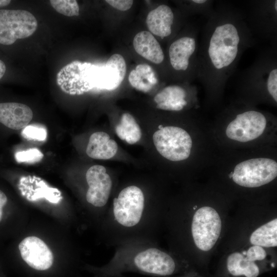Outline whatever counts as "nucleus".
I'll return each instance as SVG.
<instances>
[{
  "mask_svg": "<svg viewBox=\"0 0 277 277\" xmlns=\"http://www.w3.org/2000/svg\"><path fill=\"white\" fill-rule=\"evenodd\" d=\"M209 14L198 47L196 77L208 86H222L251 45L252 35L242 15L234 10L223 8Z\"/></svg>",
  "mask_w": 277,
  "mask_h": 277,
  "instance_id": "nucleus-1",
  "label": "nucleus"
},
{
  "mask_svg": "<svg viewBox=\"0 0 277 277\" xmlns=\"http://www.w3.org/2000/svg\"><path fill=\"white\" fill-rule=\"evenodd\" d=\"M181 269V266L167 253L150 247L131 257L117 258L104 270L108 277H118L124 272L134 271L154 276H169Z\"/></svg>",
  "mask_w": 277,
  "mask_h": 277,
  "instance_id": "nucleus-2",
  "label": "nucleus"
},
{
  "mask_svg": "<svg viewBox=\"0 0 277 277\" xmlns=\"http://www.w3.org/2000/svg\"><path fill=\"white\" fill-rule=\"evenodd\" d=\"M142 189L135 185L123 189L113 201L111 215L118 228L130 230L137 227L147 212Z\"/></svg>",
  "mask_w": 277,
  "mask_h": 277,
  "instance_id": "nucleus-3",
  "label": "nucleus"
},
{
  "mask_svg": "<svg viewBox=\"0 0 277 277\" xmlns=\"http://www.w3.org/2000/svg\"><path fill=\"white\" fill-rule=\"evenodd\" d=\"M153 142L159 153L170 161L185 160L191 154V137L185 129L179 127H160L153 135Z\"/></svg>",
  "mask_w": 277,
  "mask_h": 277,
  "instance_id": "nucleus-4",
  "label": "nucleus"
},
{
  "mask_svg": "<svg viewBox=\"0 0 277 277\" xmlns=\"http://www.w3.org/2000/svg\"><path fill=\"white\" fill-rule=\"evenodd\" d=\"M277 176V163L267 157L253 158L238 164L231 173L232 181L246 188H256L267 184Z\"/></svg>",
  "mask_w": 277,
  "mask_h": 277,
  "instance_id": "nucleus-5",
  "label": "nucleus"
},
{
  "mask_svg": "<svg viewBox=\"0 0 277 277\" xmlns=\"http://www.w3.org/2000/svg\"><path fill=\"white\" fill-rule=\"evenodd\" d=\"M222 230V221L216 210L203 206L194 214L191 234L196 247L203 251L211 250L216 244Z\"/></svg>",
  "mask_w": 277,
  "mask_h": 277,
  "instance_id": "nucleus-6",
  "label": "nucleus"
},
{
  "mask_svg": "<svg viewBox=\"0 0 277 277\" xmlns=\"http://www.w3.org/2000/svg\"><path fill=\"white\" fill-rule=\"evenodd\" d=\"M35 17L25 10H0V44L12 45L18 39L28 37L36 30Z\"/></svg>",
  "mask_w": 277,
  "mask_h": 277,
  "instance_id": "nucleus-7",
  "label": "nucleus"
},
{
  "mask_svg": "<svg viewBox=\"0 0 277 277\" xmlns=\"http://www.w3.org/2000/svg\"><path fill=\"white\" fill-rule=\"evenodd\" d=\"M267 118L261 112L248 110L238 114L227 125V137L239 142H248L260 137L267 126Z\"/></svg>",
  "mask_w": 277,
  "mask_h": 277,
  "instance_id": "nucleus-8",
  "label": "nucleus"
},
{
  "mask_svg": "<svg viewBox=\"0 0 277 277\" xmlns=\"http://www.w3.org/2000/svg\"><path fill=\"white\" fill-rule=\"evenodd\" d=\"M89 186L86 193V200L96 207H102L107 203L112 181L103 166L96 165L90 167L86 174Z\"/></svg>",
  "mask_w": 277,
  "mask_h": 277,
  "instance_id": "nucleus-9",
  "label": "nucleus"
},
{
  "mask_svg": "<svg viewBox=\"0 0 277 277\" xmlns=\"http://www.w3.org/2000/svg\"><path fill=\"white\" fill-rule=\"evenodd\" d=\"M18 248L23 260L33 269L45 270L53 264L51 251L43 241L36 236L25 238L19 243Z\"/></svg>",
  "mask_w": 277,
  "mask_h": 277,
  "instance_id": "nucleus-10",
  "label": "nucleus"
},
{
  "mask_svg": "<svg viewBox=\"0 0 277 277\" xmlns=\"http://www.w3.org/2000/svg\"><path fill=\"white\" fill-rule=\"evenodd\" d=\"M198 47L197 36L186 35L173 42L168 50L172 67L177 71H186L192 61H197Z\"/></svg>",
  "mask_w": 277,
  "mask_h": 277,
  "instance_id": "nucleus-11",
  "label": "nucleus"
},
{
  "mask_svg": "<svg viewBox=\"0 0 277 277\" xmlns=\"http://www.w3.org/2000/svg\"><path fill=\"white\" fill-rule=\"evenodd\" d=\"M33 112L27 105L14 102L0 103V123L9 128L19 130L31 122Z\"/></svg>",
  "mask_w": 277,
  "mask_h": 277,
  "instance_id": "nucleus-12",
  "label": "nucleus"
},
{
  "mask_svg": "<svg viewBox=\"0 0 277 277\" xmlns=\"http://www.w3.org/2000/svg\"><path fill=\"white\" fill-rule=\"evenodd\" d=\"M174 18L171 8L166 5H161L149 12L146 24L152 34L163 39L171 34Z\"/></svg>",
  "mask_w": 277,
  "mask_h": 277,
  "instance_id": "nucleus-13",
  "label": "nucleus"
},
{
  "mask_svg": "<svg viewBox=\"0 0 277 277\" xmlns=\"http://www.w3.org/2000/svg\"><path fill=\"white\" fill-rule=\"evenodd\" d=\"M225 269L230 277H258L263 271L258 262L252 261L242 252L229 254L226 261Z\"/></svg>",
  "mask_w": 277,
  "mask_h": 277,
  "instance_id": "nucleus-14",
  "label": "nucleus"
},
{
  "mask_svg": "<svg viewBox=\"0 0 277 277\" xmlns=\"http://www.w3.org/2000/svg\"><path fill=\"white\" fill-rule=\"evenodd\" d=\"M133 45L136 53L146 60L156 64L163 62V51L151 32L142 31L137 33L133 38Z\"/></svg>",
  "mask_w": 277,
  "mask_h": 277,
  "instance_id": "nucleus-15",
  "label": "nucleus"
},
{
  "mask_svg": "<svg viewBox=\"0 0 277 277\" xmlns=\"http://www.w3.org/2000/svg\"><path fill=\"white\" fill-rule=\"evenodd\" d=\"M187 92L178 85H170L163 88L154 97L157 109L172 111H179L187 106Z\"/></svg>",
  "mask_w": 277,
  "mask_h": 277,
  "instance_id": "nucleus-16",
  "label": "nucleus"
},
{
  "mask_svg": "<svg viewBox=\"0 0 277 277\" xmlns=\"http://www.w3.org/2000/svg\"><path fill=\"white\" fill-rule=\"evenodd\" d=\"M117 149L116 142L110 138L108 134L99 131L92 133L90 136L86 153L94 159L108 160L115 155Z\"/></svg>",
  "mask_w": 277,
  "mask_h": 277,
  "instance_id": "nucleus-17",
  "label": "nucleus"
},
{
  "mask_svg": "<svg viewBox=\"0 0 277 277\" xmlns=\"http://www.w3.org/2000/svg\"><path fill=\"white\" fill-rule=\"evenodd\" d=\"M128 80L133 88L143 92L149 91L158 82L154 70L146 64L137 65L130 72Z\"/></svg>",
  "mask_w": 277,
  "mask_h": 277,
  "instance_id": "nucleus-18",
  "label": "nucleus"
},
{
  "mask_svg": "<svg viewBox=\"0 0 277 277\" xmlns=\"http://www.w3.org/2000/svg\"><path fill=\"white\" fill-rule=\"evenodd\" d=\"M253 246L274 247L277 246V219L262 225L252 232L249 238Z\"/></svg>",
  "mask_w": 277,
  "mask_h": 277,
  "instance_id": "nucleus-19",
  "label": "nucleus"
},
{
  "mask_svg": "<svg viewBox=\"0 0 277 277\" xmlns=\"http://www.w3.org/2000/svg\"><path fill=\"white\" fill-rule=\"evenodd\" d=\"M115 132L119 138L129 144L138 142L142 135L140 126L128 113L122 115L120 123L115 127Z\"/></svg>",
  "mask_w": 277,
  "mask_h": 277,
  "instance_id": "nucleus-20",
  "label": "nucleus"
},
{
  "mask_svg": "<svg viewBox=\"0 0 277 277\" xmlns=\"http://www.w3.org/2000/svg\"><path fill=\"white\" fill-rule=\"evenodd\" d=\"M50 3L58 13L67 16H78L80 8L75 0H51Z\"/></svg>",
  "mask_w": 277,
  "mask_h": 277,
  "instance_id": "nucleus-21",
  "label": "nucleus"
},
{
  "mask_svg": "<svg viewBox=\"0 0 277 277\" xmlns=\"http://www.w3.org/2000/svg\"><path fill=\"white\" fill-rule=\"evenodd\" d=\"M43 154L37 148H31L15 153V159L18 162L28 163H36L43 157Z\"/></svg>",
  "mask_w": 277,
  "mask_h": 277,
  "instance_id": "nucleus-22",
  "label": "nucleus"
},
{
  "mask_svg": "<svg viewBox=\"0 0 277 277\" xmlns=\"http://www.w3.org/2000/svg\"><path fill=\"white\" fill-rule=\"evenodd\" d=\"M22 135L27 138L43 141L46 140L47 133L44 128L30 125L24 128Z\"/></svg>",
  "mask_w": 277,
  "mask_h": 277,
  "instance_id": "nucleus-23",
  "label": "nucleus"
},
{
  "mask_svg": "<svg viewBox=\"0 0 277 277\" xmlns=\"http://www.w3.org/2000/svg\"><path fill=\"white\" fill-rule=\"evenodd\" d=\"M245 255L252 261L256 262L263 261L267 256L266 251L260 246H252L248 248L247 251L243 252Z\"/></svg>",
  "mask_w": 277,
  "mask_h": 277,
  "instance_id": "nucleus-24",
  "label": "nucleus"
},
{
  "mask_svg": "<svg viewBox=\"0 0 277 277\" xmlns=\"http://www.w3.org/2000/svg\"><path fill=\"white\" fill-rule=\"evenodd\" d=\"M109 5L120 11H126L129 9L133 3L132 0H106Z\"/></svg>",
  "mask_w": 277,
  "mask_h": 277,
  "instance_id": "nucleus-25",
  "label": "nucleus"
},
{
  "mask_svg": "<svg viewBox=\"0 0 277 277\" xmlns=\"http://www.w3.org/2000/svg\"><path fill=\"white\" fill-rule=\"evenodd\" d=\"M7 202V197L6 194L0 190V222L3 217V208Z\"/></svg>",
  "mask_w": 277,
  "mask_h": 277,
  "instance_id": "nucleus-26",
  "label": "nucleus"
},
{
  "mask_svg": "<svg viewBox=\"0 0 277 277\" xmlns=\"http://www.w3.org/2000/svg\"><path fill=\"white\" fill-rule=\"evenodd\" d=\"M6 67L5 63L0 60V79H1L5 73Z\"/></svg>",
  "mask_w": 277,
  "mask_h": 277,
  "instance_id": "nucleus-27",
  "label": "nucleus"
},
{
  "mask_svg": "<svg viewBox=\"0 0 277 277\" xmlns=\"http://www.w3.org/2000/svg\"><path fill=\"white\" fill-rule=\"evenodd\" d=\"M11 2L9 0H0V7L8 5Z\"/></svg>",
  "mask_w": 277,
  "mask_h": 277,
  "instance_id": "nucleus-28",
  "label": "nucleus"
}]
</instances>
